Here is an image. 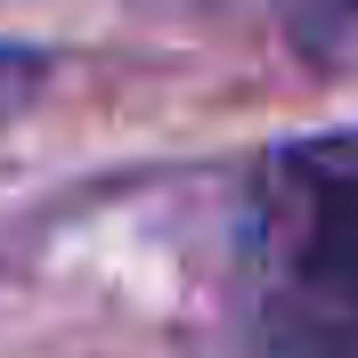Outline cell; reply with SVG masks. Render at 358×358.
<instances>
[{"label":"cell","mask_w":358,"mask_h":358,"mask_svg":"<svg viewBox=\"0 0 358 358\" xmlns=\"http://www.w3.org/2000/svg\"><path fill=\"white\" fill-rule=\"evenodd\" d=\"M245 310L261 358H358V122L285 138L245 203Z\"/></svg>","instance_id":"cell-1"},{"label":"cell","mask_w":358,"mask_h":358,"mask_svg":"<svg viewBox=\"0 0 358 358\" xmlns=\"http://www.w3.org/2000/svg\"><path fill=\"white\" fill-rule=\"evenodd\" d=\"M33 82H41V57L33 49H0V122L33 98Z\"/></svg>","instance_id":"cell-2"}]
</instances>
